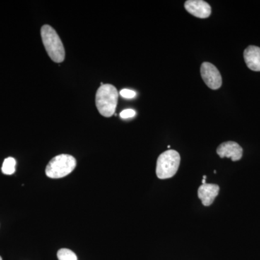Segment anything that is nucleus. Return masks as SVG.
Here are the masks:
<instances>
[{"instance_id": "obj_1", "label": "nucleus", "mask_w": 260, "mask_h": 260, "mask_svg": "<svg viewBox=\"0 0 260 260\" xmlns=\"http://www.w3.org/2000/svg\"><path fill=\"white\" fill-rule=\"evenodd\" d=\"M119 93L111 84H103L98 89L95 95V105L99 113L105 117H110L115 113Z\"/></svg>"}, {"instance_id": "obj_2", "label": "nucleus", "mask_w": 260, "mask_h": 260, "mask_svg": "<svg viewBox=\"0 0 260 260\" xmlns=\"http://www.w3.org/2000/svg\"><path fill=\"white\" fill-rule=\"evenodd\" d=\"M41 34L43 44L51 60L56 63L62 62L65 58L64 48L56 30L50 25H44Z\"/></svg>"}, {"instance_id": "obj_3", "label": "nucleus", "mask_w": 260, "mask_h": 260, "mask_svg": "<svg viewBox=\"0 0 260 260\" xmlns=\"http://www.w3.org/2000/svg\"><path fill=\"white\" fill-rule=\"evenodd\" d=\"M181 157L179 153L174 150H169L159 155L157 160V177L160 179H170L177 174Z\"/></svg>"}, {"instance_id": "obj_4", "label": "nucleus", "mask_w": 260, "mask_h": 260, "mask_svg": "<svg viewBox=\"0 0 260 260\" xmlns=\"http://www.w3.org/2000/svg\"><path fill=\"white\" fill-rule=\"evenodd\" d=\"M76 167V160L68 154H61L51 159L47 168L46 174L51 179H60L69 175Z\"/></svg>"}, {"instance_id": "obj_5", "label": "nucleus", "mask_w": 260, "mask_h": 260, "mask_svg": "<svg viewBox=\"0 0 260 260\" xmlns=\"http://www.w3.org/2000/svg\"><path fill=\"white\" fill-rule=\"evenodd\" d=\"M200 73L207 86L212 90H218L222 85V77L216 67L210 62H203Z\"/></svg>"}, {"instance_id": "obj_6", "label": "nucleus", "mask_w": 260, "mask_h": 260, "mask_svg": "<svg viewBox=\"0 0 260 260\" xmlns=\"http://www.w3.org/2000/svg\"><path fill=\"white\" fill-rule=\"evenodd\" d=\"M217 153L221 158H229L232 161H238L242 158L243 148L236 142L228 141L219 145Z\"/></svg>"}, {"instance_id": "obj_7", "label": "nucleus", "mask_w": 260, "mask_h": 260, "mask_svg": "<svg viewBox=\"0 0 260 260\" xmlns=\"http://www.w3.org/2000/svg\"><path fill=\"white\" fill-rule=\"evenodd\" d=\"M184 8L188 13L197 18H208L211 15V7L203 0H187L184 3Z\"/></svg>"}, {"instance_id": "obj_8", "label": "nucleus", "mask_w": 260, "mask_h": 260, "mask_svg": "<svg viewBox=\"0 0 260 260\" xmlns=\"http://www.w3.org/2000/svg\"><path fill=\"white\" fill-rule=\"evenodd\" d=\"M220 186L215 184H202L198 189V198L204 206L213 204L215 198L218 195Z\"/></svg>"}, {"instance_id": "obj_9", "label": "nucleus", "mask_w": 260, "mask_h": 260, "mask_svg": "<svg viewBox=\"0 0 260 260\" xmlns=\"http://www.w3.org/2000/svg\"><path fill=\"white\" fill-rule=\"evenodd\" d=\"M246 66L252 71L260 72V48L249 46L244 52Z\"/></svg>"}, {"instance_id": "obj_10", "label": "nucleus", "mask_w": 260, "mask_h": 260, "mask_svg": "<svg viewBox=\"0 0 260 260\" xmlns=\"http://www.w3.org/2000/svg\"><path fill=\"white\" fill-rule=\"evenodd\" d=\"M15 167H16V160L15 158L9 157L5 159L3 162L2 172L6 175H12L15 172Z\"/></svg>"}, {"instance_id": "obj_11", "label": "nucleus", "mask_w": 260, "mask_h": 260, "mask_svg": "<svg viewBox=\"0 0 260 260\" xmlns=\"http://www.w3.org/2000/svg\"><path fill=\"white\" fill-rule=\"evenodd\" d=\"M57 257L59 260H78L76 254L68 249H61L58 251Z\"/></svg>"}, {"instance_id": "obj_12", "label": "nucleus", "mask_w": 260, "mask_h": 260, "mask_svg": "<svg viewBox=\"0 0 260 260\" xmlns=\"http://www.w3.org/2000/svg\"><path fill=\"white\" fill-rule=\"evenodd\" d=\"M119 94L121 97L124 98V99H133L136 95V93L134 90H129V89H123L119 92Z\"/></svg>"}, {"instance_id": "obj_13", "label": "nucleus", "mask_w": 260, "mask_h": 260, "mask_svg": "<svg viewBox=\"0 0 260 260\" xmlns=\"http://www.w3.org/2000/svg\"><path fill=\"white\" fill-rule=\"evenodd\" d=\"M135 114L136 113L133 109H125L120 113V116L122 119H128V118L134 117Z\"/></svg>"}, {"instance_id": "obj_14", "label": "nucleus", "mask_w": 260, "mask_h": 260, "mask_svg": "<svg viewBox=\"0 0 260 260\" xmlns=\"http://www.w3.org/2000/svg\"><path fill=\"white\" fill-rule=\"evenodd\" d=\"M205 179H206V176L205 175L204 177H203V181H202L203 184H206V183H205Z\"/></svg>"}, {"instance_id": "obj_15", "label": "nucleus", "mask_w": 260, "mask_h": 260, "mask_svg": "<svg viewBox=\"0 0 260 260\" xmlns=\"http://www.w3.org/2000/svg\"><path fill=\"white\" fill-rule=\"evenodd\" d=\"M0 260H3V259H2L1 256H0Z\"/></svg>"}]
</instances>
